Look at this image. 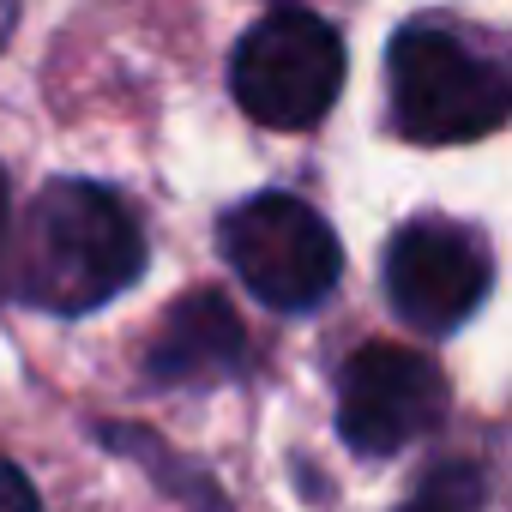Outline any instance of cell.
<instances>
[{
  "mask_svg": "<svg viewBox=\"0 0 512 512\" xmlns=\"http://www.w3.org/2000/svg\"><path fill=\"white\" fill-rule=\"evenodd\" d=\"M488 284H494V260L482 235H470L464 223L422 217V223H404L386 247V296L410 332L440 338L464 326L482 308Z\"/></svg>",
  "mask_w": 512,
  "mask_h": 512,
  "instance_id": "cell-5",
  "label": "cell"
},
{
  "mask_svg": "<svg viewBox=\"0 0 512 512\" xmlns=\"http://www.w3.org/2000/svg\"><path fill=\"white\" fill-rule=\"evenodd\" d=\"M0 247H7V175H0Z\"/></svg>",
  "mask_w": 512,
  "mask_h": 512,
  "instance_id": "cell-11",
  "label": "cell"
},
{
  "mask_svg": "<svg viewBox=\"0 0 512 512\" xmlns=\"http://www.w3.org/2000/svg\"><path fill=\"white\" fill-rule=\"evenodd\" d=\"M0 512H43V500H37L31 476H25L13 458H0Z\"/></svg>",
  "mask_w": 512,
  "mask_h": 512,
  "instance_id": "cell-9",
  "label": "cell"
},
{
  "mask_svg": "<svg viewBox=\"0 0 512 512\" xmlns=\"http://www.w3.org/2000/svg\"><path fill=\"white\" fill-rule=\"evenodd\" d=\"M145 266L133 211L97 181H49L19 235V296L43 314H91Z\"/></svg>",
  "mask_w": 512,
  "mask_h": 512,
  "instance_id": "cell-1",
  "label": "cell"
},
{
  "mask_svg": "<svg viewBox=\"0 0 512 512\" xmlns=\"http://www.w3.org/2000/svg\"><path fill=\"white\" fill-rule=\"evenodd\" d=\"M241 350H247V332L235 320V308L211 290H193L157 332L151 356H145V374L157 386H205V380H223L241 368Z\"/></svg>",
  "mask_w": 512,
  "mask_h": 512,
  "instance_id": "cell-7",
  "label": "cell"
},
{
  "mask_svg": "<svg viewBox=\"0 0 512 512\" xmlns=\"http://www.w3.org/2000/svg\"><path fill=\"white\" fill-rule=\"evenodd\" d=\"M229 85H235V103L260 127L302 133L326 121L344 91V43L314 13H296V7L266 13L235 43Z\"/></svg>",
  "mask_w": 512,
  "mask_h": 512,
  "instance_id": "cell-3",
  "label": "cell"
},
{
  "mask_svg": "<svg viewBox=\"0 0 512 512\" xmlns=\"http://www.w3.org/2000/svg\"><path fill=\"white\" fill-rule=\"evenodd\" d=\"M13 13H19V0H0V43H7V31H13Z\"/></svg>",
  "mask_w": 512,
  "mask_h": 512,
  "instance_id": "cell-10",
  "label": "cell"
},
{
  "mask_svg": "<svg viewBox=\"0 0 512 512\" xmlns=\"http://www.w3.org/2000/svg\"><path fill=\"white\" fill-rule=\"evenodd\" d=\"M386 85H392V121H398V133H410L422 145L482 139L512 109L506 73L488 55H476L464 37L440 31V25H410V31L392 37Z\"/></svg>",
  "mask_w": 512,
  "mask_h": 512,
  "instance_id": "cell-2",
  "label": "cell"
},
{
  "mask_svg": "<svg viewBox=\"0 0 512 512\" xmlns=\"http://www.w3.org/2000/svg\"><path fill=\"white\" fill-rule=\"evenodd\" d=\"M217 241H223V260L235 266V278L266 308H284V314H302V308L326 302L338 272H344L338 235L296 193L241 199L235 211H223Z\"/></svg>",
  "mask_w": 512,
  "mask_h": 512,
  "instance_id": "cell-4",
  "label": "cell"
},
{
  "mask_svg": "<svg viewBox=\"0 0 512 512\" xmlns=\"http://www.w3.org/2000/svg\"><path fill=\"white\" fill-rule=\"evenodd\" d=\"M470 506H476V476L446 464V470L428 476V488H422L404 512H470Z\"/></svg>",
  "mask_w": 512,
  "mask_h": 512,
  "instance_id": "cell-8",
  "label": "cell"
},
{
  "mask_svg": "<svg viewBox=\"0 0 512 512\" xmlns=\"http://www.w3.org/2000/svg\"><path fill=\"white\" fill-rule=\"evenodd\" d=\"M446 410V380L428 356L404 344H368L338 374V434L362 458L404 452Z\"/></svg>",
  "mask_w": 512,
  "mask_h": 512,
  "instance_id": "cell-6",
  "label": "cell"
}]
</instances>
